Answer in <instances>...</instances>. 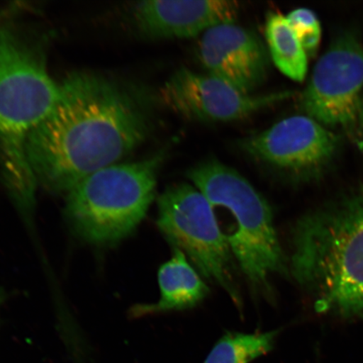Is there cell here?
<instances>
[{
    "label": "cell",
    "mask_w": 363,
    "mask_h": 363,
    "mask_svg": "<svg viewBox=\"0 0 363 363\" xmlns=\"http://www.w3.org/2000/svg\"><path fill=\"white\" fill-rule=\"evenodd\" d=\"M166 153L117 163L91 174L68 192L65 216L84 242L115 246L130 237L155 198L157 175Z\"/></svg>",
    "instance_id": "obj_5"
},
{
    "label": "cell",
    "mask_w": 363,
    "mask_h": 363,
    "mask_svg": "<svg viewBox=\"0 0 363 363\" xmlns=\"http://www.w3.org/2000/svg\"><path fill=\"white\" fill-rule=\"evenodd\" d=\"M188 178L211 203L250 286L270 297L272 277L288 275L289 270L269 203L238 172L216 159L199 163L189 170Z\"/></svg>",
    "instance_id": "obj_4"
},
{
    "label": "cell",
    "mask_w": 363,
    "mask_h": 363,
    "mask_svg": "<svg viewBox=\"0 0 363 363\" xmlns=\"http://www.w3.org/2000/svg\"><path fill=\"white\" fill-rule=\"evenodd\" d=\"M240 7L228 0H148L135 4L133 21L150 38H189L225 23H235Z\"/></svg>",
    "instance_id": "obj_11"
},
{
    "label": "cell",
    "mask_w": 363,
    "mask_h": 363,
    "mask_svg": "<svg viewBox=\"0 0 363 363\" xmlns=\"http://www.w3.org/2000/svg\"><path fill=\"white\" fill-rule=\"evenodd\" d=\"M288 262L317 312L363 317V188L298 220Z\"/></svg>",
    "instance_id": "obj_3"
},
{
    "label": "cell",
    "mask_w": 363,
    "mask_h": 363,
    "mask_svg": "<svg viewBox=\"0 0 363 363\" xmlns=\"http://www.w3.org/2000/svg\"><path fill=\"white\" fill-rule=\"evenodd\" d=\"M60 87L55 107L30 135L26 153L38 187L67 194L139 147L151 130V113L143 91L116 76L75 72Z\"/></svg>",
    "instance_id": "obj_1"
},
{
    "label": "cell",
    "mask_w": 363,
    "mask_h": 363,
    "mask_svg": "<svg viewBox=\"0 0 363 363\" xmlns=\"http://www.w3.org/2000/svg\"><path fill=\"white\" fill-rule=\"evenodd\" d=\"M363 89V47L356 35H340L318 60L301 102L306 116L325 127L357 121Z\"/></svg>",
    "instance_id": "obj_7"
},
{
    "label": "cell",
    "mask_w": 363,
    "mask_h": 363,
    "mask_svg": "<svg viewBox=\"0 0 363 363\" xmlns=\"http://www.w3.org/2000/svg\"><path fill=\"white\" fill-rule=\"evenodd\" d=\"M157 225L174 248L188 256L199 274L223 289L239 308L237 262L210 201L191 184L166 189L157 199Z\"/></svg>",
    "instance_id": "obj_6"
},
{
    "label": "cell",
    "mask_w": 363,
    "mask_h": 363,
    "mask_svg": "<svg viewBox=\"0 0 363 363\" xmlns=\"http://www.w3.org/2000/svg\"><path fill=\"white\" fill-rule=\"evenodd\" d=\"M49 40L33 27L10 20L0 24V172L9 195L26 214L33 210L38 188L27 143L61 92L48 71Z\"/></svg>",
    "instance_id": "obj_2"
},
{
    "label": "cell",
    "mask_w": 363,
    "mask_h": 363,
    "mask_svg": "<svg viewBox=\"0 0 363 363\" xmlns=\"http://www.w3.org/2000/svg\"><path fill=\"white\" fill-rule=\"evenodd\" d=\"M265 35L272 62L283 74L303 82L308 71V55L295 35L287 17L279 13L267 15Z\"/></svg>",
    "instance_id": "obj_13"
},
{
    "label": "cell",
    "mask_w": 363,
    "mask_h": 363,
    "mask_svg": "<svg viewBox=\"0 0 363 363\" xmlns=\"http://www.w3.org/2000/svg\"><path fill=\"white\" fill-rule=\"evenodd\" d=\"M21 6H9L4 10H0V24H2L3 22L6 21L7 20H10V17L13 15H15Z\"/></svg>",
    "instance_id": "obj_16"
},
{
    "label": "cell",
    "mask_w": 363,
    "mask_h": 363,
    "mask_svg": "<svg viewBox=\"0 0 363 363\" xmlns=\"http://www.w3.org/2000/svg\"><path fill=\"white\" fill-rule=\"evenodd\" d=\"M7 294L4 289H0V311H1L4 303L6 301Z\"/></svg>",
    "instance_id": "obj_18"
},
{
    "label": "cell",
    "mask_w": 363,
    "mask_h": 363,
    "mask_svg": "<svg viewBox=\"0 0 363 363\" xmlns=\"http://www.w3.org/2000/svg\"><path fill=\"white\" fill-rule=\"evenodd\" d=\"M338 147L337 135L307 116L286 118L242 143L249 155L298 177L325 169Z\"/></svg>",
    "instance_id": "obj_9"
},
{
    "label": "cell",
    "mask_w": 363,
    "mask_h": 363,
    "mask_svg": "<svg viewBox=\"0 0 363 363\" xmlns=\"http://www.w3.org/2000/svg\"><path fill=\"white\" fill-rule=\"evenodd\" d=\"M279 331L228 333L211 349L203 363H250L274 349Z\"/></svg>",
    "instance_id": "obj_14"
},
{
    "label": "cell",
    "mask_w": 363,
    "mask_h": 363,
    "mask_svg": "<svg viewBox=\"0 0 363 363\" xmlns=\"http://www.w3.org/2000/svg\"><path fill=\"white\" fill-rule=\"evenodd\" d=\"M160 95L170 110L187 119L224 122L245 119L291 93L246 94L216 77L182 67L166 82Z\"/></svg>",
    "instance_id": "obj_8"
},
{
    "label": "cell",
    "mask_w": 363,
    "mask_h": 363,
    "mask_svg": "<svg viewBox=\"0 0 363 363\" xmlns=\"http://www.w3.org/2000/svg\"><path fill=\"white\" fill-rule=\"evenodd\" d=\"M160 298L155 303L135 306L131 315L143 317L197 306L210 294V288L189 262L185 254L174 248L169 261L160 267L157 274Z\"/></svg>",
    "instance_id": "obj_12"
},
{
    "label": "cell",
    "mask_w": 363,
    "mask_h": 363,
    "mask_svg": "<svg viewBox=\"0 0 363 363\" xmlns=\"http://www.w3.org/2000/svg\"><path fill=\"white\" fill-rule=\"evenodd\" d=\"M286 17L308 57H314L319 49L322 35L315 13L306 8H299Z\"/></svg>",
    "instance_id": "obj_15"
},
{
    "label": "cell",
    "mask_w": 363,
    "mask_h": 363,
    "mask_svg": "<svg viewBox=\"0 0 363 363\" xmlns=\"http://www.w3.org/2000/svg\"><path fill=\"white\" fill-rule=\"evenodd\" d=\"M357 123H358V125H359L360 133L363 139V97L362 99L359 113H358Z\"/></svg>",
    "instance_id": "obj_17"
},
{
    "label": "cell",
    "mask_w": 363,
    "mask_h": 363,
    "mask_svg": "<svg viewBox=\"0 0 363 363\" xmlns=\"http://www.w3.org/2000/svg\"><path fill=\"white\" fill-rule=\"evenodd\" d=\"M199 57L208 74L251 94L264 81L269 56L257 35L235 23L208 29L199 44Z\"/></svg>",
    "instance_id": "obj_10"
}]
</instances>
